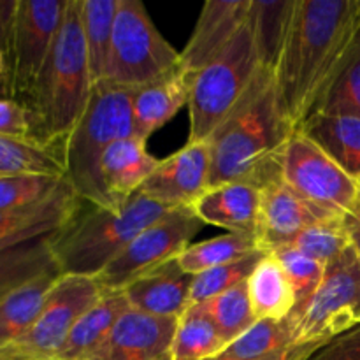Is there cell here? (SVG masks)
<instances>
[{
    "label": "cell",
    "mask_w": 360,
    "mask_h": 360,
    "mask_svg": "<svg viewBox=\"0 0 360 360\" xmlns=\"http://www.w3.org/2000/svg\"><path fill=\"white\" fill-rule=\"evenodd\" d=\"M257 252H264L257 236L227 232V234L217 236L207 241L190 245L176 257V260L186 274L195 276L204 271L236 262V260L245 259Z\"/></svg>",
    "instance_id": "cell-31"
},
{
    "label": "cell",
    "mask_w": 360,
    "mask_h": 360,
    "mask_svg": "<svg viewBox=\"0 0 360 360\" xmlns=\"http://www.w3.org/2000/svg\"><path fill=\"white\" fill-rule=\"evenodd\" d=\"M118 0H81V23L94 88L105 81Z\"/></svg>",
    "instance_id": "cell-28"
},
{
    "label": "cell",
    "mask_w": 360,
    "mask_h": 360,
    "mask_svg": "<svg viewBox=\"0 0 360 360\" xmlns=\"http://www.w3.org/2000/svg\"><path fill=\"white\" fill-rule=\"evenodd\" d=\"M299 130L360 183V118L315 112Z\"/></svg>",
    "instance_id": "cell-22"
},
{
    "label": "cell",
    "mask_w": 360,
    "mask_h": 360,
    "mask_svg": "<svg viewBox=\"0 0 360 360\" xmlns=\"http://www.w3.org/2000/svg\"><path fill=\"white\" fill-rule=\"evenodd\" d=\"M316 112L360 118V39L345 69L334 81Z\"/></svg>",
    "instance_id": "cell-38"
},
{
    "label": "cell",
    "mask_w": 360,
    "mask_h": 360,
    "mask_svg": "<svg viewBox=\"0 0 360 360\" xmlns=\"http://www.w3.org/2000/svg\"><path fill=\"white\" fill-rule=\"evenodd\" d=\"M46 174L65 178L63 151L35 139L0 136V176Z\"/></svg>",
    "instance_id": "cell-29"
},
{
    "label": "cell",
    "mask_w": 360,
    "mask_h": 360,
    "mask_svg": "<svg viewBox=\"0 0 360 360\" xmlns=\"http://www.w3.org/2000/svg\"><path fill=\"white\" fill-rule=\"evenodd\" d=\"M202 225L190 207L171 210L134 238L94 280L104 292H122L143 274L176 259Z\"/></svg>",
    "instance_id": "cell-12"
},
{
    "label": "cell",
    "mask_w": 360,
    "mask_h": 360,
    "mask_svg": "<svg viewBox=\"0 0 360 360\" xmlns=\"http://www.w3.org/2000/svg\"><path fill=\"white\" fill-rule=\"evenodd\" d=\"M192 278L179 267L178 260L172 259L137 278L122 292L132 309L178 320L188 308Z\"/></svg>",
    "instance_id": "cell-18"
},
{
    "label": "cell",
    "mask_w": 360,
    "mask_h": 360,
    "mask_svg": "<svg viewBox=\"0 0 360 360\" xmlns=\"http://www.w3.org/2000/svg\"><path fill=\"white\" fill-rule=\"evenodd\" d=\"M262 65L250 28L243 27L231 44L193 74L188 98V143L207 141L246 97Z\"/></svg>",
    "instance_id": "cell-6"
},
{
    "label": "cell",
    "mask_w": 360,
    "mask_h": 360,
    "mask_svg": "<svg viewBox=\"0 0 360 360\" xmlns=\"http://www.w3.org/2000/svg\"><path fill=\"white\" fill-rule=\"evenodd\" d=\"M65 178L46 174L0 176V211L18 210L51 197Z\"/></svg>",
    "instance_id": "cell-36"
},
{
    "label": "cell",
    "mask_w": 360,
    "mask_h": 360,
    "mask_svg": "<svg viewBox=\"0 0 360 360\" xmlns=\"http://www.w3.org/2000/svg\"><path fill=\"white\" fill-rule=\"evenodd\" d=\"M290 245L309 259L327 266L345 250L350 248V239L343 225V218L333 217L306 227Z\"/></svg>",
    "instance_id": "cell-35"
},
{
    "label": "cell",
    "mask_w": 360,
    "mask_h": 360,
    "mask_svg": "<svg viewBox=\"0 0 360 360\" xmlns=\"http://www.w3.org/2000/svg\"><path fill=\"white\" fill-rule=\"evenodd\" d=\"M91 94L94 81L84 46L81 0H67L51 55L27 104L34 139L63 151V143L86 111Z\"/></svg>",
    "instance_id": "cell-3"
},
{
    "label": "cell",
    "mask_w": 360,
    "mask_h": 360,
    "mask_svg": "<svg viewBox=\"0 0 360 360\" xmlns=\"http://www.w3.org/2000/svg\"><path fill=\"white\" fill-rule=\"evenodd\" d=\"M267 253H271L280 262L281 269L285 271L292 288H294L295 299H297L295 309L301 308L319 288L320 281L323 280L327 266L309 259V257L295 250L292 245L280 246V248H274Z\"/></svg>",
    "instance_id": "cell-37"
},
{
    "label": "cell",
    "mask_w": 360,
    "mask_h": 360,
    "mask_svg": "<svg viewBox=\"0 0 360 360\" xmlns=\"http://www.w3.org/2000/svg\"><path fill=\"white\" fill-rule=\"evenodd\" d=\"M179 67V51L158 32L144 4L118 0L104 83L137 90Z\"/></svg>",
    "instance_id": "cell-7"
},
{
    "label": "cell",
    "mask_w": 360,
    "mask_h": 360,
    "mask_svg": "<svg viewBox=\"0 0 360 360\" xmlns=\"http://www.w3.org/2000/svg\"><path fill=\"white\" fill-rule=\"evenodd\" d=\"M53 236L0 250V302L21 285L60 269L53 252Z\"/></svg>",
    "instance_id": "cell-27"
},
{
    "label": "cell",
    "mask_w": 360,
    "mask_h": 360,
    "mask_svg": "<svg viewBox=\"0 0 360 360\" xmlns=\"http://www.w3.org/2000/svg\"><path fill=\"white\" fill-rule=\"evenodd\" d=\"M260 210V186L250 181H227L210 186L193 204L192 211L202 224L217 225L232 234L257 232Z\"/></svg>",
    "instance_id": "cell-19"
},
{
    "label": "cell",
    "mask_w": 360,
    "mask_h": 360,
    "mask_svg": "<svg viewBox=\"0 0 360 360\" xmlns=\"http://www.w3.org/2000/svg\"><path fill=\"white\" fill-rule=\"evenodd\" d=\"M280 176L302 199L333 217L343 218L360 193V183L302 130H294L285 144Z\"/></svg>",
    "instance_id": "cell-11"
},
{
    "label": "cell",
    "mask_w": 360,
    "mask_h": 360,
    "mask_svg": "<svg viewBox=\"0 0 360 360\" xmlns=\"http://www.w3.org/2000/svg\"><path fill=\"white\" fill-rule=\"evenodd\" d=\"M290 134L273 72L262 69L246 97L207 139L211 186L227 181L262 186L280 176V158Z\"/></svg>",
    "instance_id": "cell-2"
},
{
    "label": "cell",
    "mask_w": 360,
    "mask_h": 360,
    "mask_svg": "<svg viewBox=\"0 0 360 360\" xmlns=\"http://www.w3.org/2000/svg\"><path fill=\"white\" fill-rule=\"evenodd\" d=\"M132 88L102 83L94 88L86 111L63 143L65 179L83 202L115 210L102 179V158L120 139L134 136Z\"/></svg>",
    "instance_id": "cell-4"
},
{
    "label": "cell",
    "mask_w": 360,
    "mask_h": 360,
    "mask_svg": "<svg viewBox=\"0 0 360 360\" xmlns=\"http://www.w3.org/2000/svg\"><path fill=\"white\" fill-rule=\"evenodd\" d=\"M246 287L257 320H285L297 306L287 274L271 253L260 259L246 280Z\"/></svg>",
    "instance_id": "cell-26"
},
{
    "label": "cell",
    "mask_w": 360,
    "mask_h": 360,
    "mask_svg": "<svg viewBox=\"0 0 360 360\" xmlns=\"http://www.w3.org/2000/svg\"><path fill=\"white\" fill-rule=\"evenodd\" d=\"M158 162L146 150V141L136 136L116 141L105 151L101 165L102 179L115 206H122L139 192Z\"/></svg>",
    "instance_id": "cell-21"
},
{
    "label": "cell",
    "mask_w": 360,
    "mask_h": 360,
    "mask_svg": "<svg viewBox=\"0 0 360 360\" xmlns=\"http://www.w3.org/2000/svg\"><path fill=\"white\" fill-rule=\"evenodd\" d=\"M333 214L319 210L295 193L281 176L260 186V210L257 224V239L264 252L290 245L299 232Z\"/></svg>",
    "instance_id": "cell-15"
},
{
    "label": "cell",
    "mask_w": 360,
    "mask_h": 360,
    "mask_svg": "<svg viewBox=\"0 0 360 360\" xmlns=\"http://www.w3.org/2000/svg\"><path fill=\"white\" fill-rule=\"evenodd\" d=\"M308 360H360V326L323 345Z\"/></svg>",
    "instance_id": "cell-40"
},
{
    "label": "cell",
    "mask_w": 360,
    "mask_h": 360,
    "mask_svg": "<svg viewBox=\"0 0 360 360\" xmlns=\"http://www.w3.org/2000/svg\"><path fill=\"white\" fill-rule=\"evenodd\" d=\"M6 76H7V55L2 42H0V83L6 79Z\"/></svg>",
    "instance_id": "cell-43"
},
{
    "label": "cell",
    "mask_w": 360,
    "mask_h": 360,
    "mask_svg": "<svg viewBox=\"0 0 360 360\" xmlns=\"http://www.w3.org/2000/svg\"><path fill=\"white\" fill-rule=\"evenodd\" d=\"M343 225L345 229H347L350 246L354 248V252L357 253L360 259V193L357 200H355V204L352 206V210L343 217Z\"/></svg>",
    "instance_id": "cell-41"
},
{
    "label": "cell",
    "mask_w": 360,
    "mask_h": 360,
    "mask_svg": "<svg viewBox=\"0 0 360 360\" xmlns=\"http://www.w3.org/2000/svg\"><path fill=\"white\" fill-rule=\"evenodd\" d=\"M295 0H250L246 27L252 32L262 69L274 72L290 32Z\"/></svg>",
    "instance_id": "cell-23"
},
{
    "label": "cell",
    "mask_w": 360,
    "mask_h": 360,
    "mask_svg": "<svg viewBox=\"0 0 360 360\" xmlns=\"http://www.w3.org/2000/svg\"><path fill=\"white\" fill-rule=\"evenodd\" d=\"M81 204L83 200L65 179L51 197L41 202L0 211V250L56 234L79 213Z\"/></svg>",
    "instance_id": "cell-16"
},
{
    "label": "cell",
    "mask_w": 360,
    "mask_h": 360,
    "mask_svg": "<svg viewBox=\"0 0 360 360\" xmlns=\"http://www.w3.org/2000/svg\"><path fill=\"white\" fill-rule=\"evenodd\" d=\"M176 326V319H160L129 308L88 360H171Z\"/></svg>",
    "instance_id": "cell-14"
},
{
    "label": "cell",
    "mask_w": 360,
    "mask_h": 360,
    "mask_svg": "<svg viewBox=\"0 0 360 360\" xmlns=\"http://www.w3.org/2000/svg\"><path fill=\"white\" fill-rule=\"evenodd\" d=\"M104 294L94 278L62 274L34 326L0 347V360H56L77 320Z\"/></svg>",
    "instance_id": "cell-10"
},
{
    "label": "cell",
    "mask_w": 360,
    "mask_h": 360,
    "mask_svg": "<svg viewBox=\"0 0 360 360\" xmlns=\"http://www.w3.org/2000/svg\"><path fill=\"white\" fill-rule=\"evenodd\" d=\"M67 0H18L9 51L7 76L2 81L6 98L30 102L55 46Z\"/></svg>",
    "instance_id": "cell-9"
},
{
    "label": "cell",
    "mask_w": 360,
    "mask_h": 360,
    "mask_svg": "<svg viewBox=\"0 0 360 360\" xmlns=\"http://www.w3.org/2000/svg\"><path fill=\"white\" fill-rule=\"evenodd\" d=\"M0 136L34 139L32 112L23 102L0 98Z\"/></svg>",
    "instance_id": "cell-39"
},
{
    "label": "cell",
    "mask_w": 360,
    "mask_h": 360,
    "mask_svg": "<svg viewBox=\"0 0 360 360\" xmlns=\"http://www.w3.org/2000/svg\"><path fill=\"white\" fill-rule=\"evenodd\" d=\"M288 347H294L290 320H257L211 360H264Z\"/></svg>",
    "instance_id": "cell-32"
},
{
    "label": "cell",
    "mask_w": 360,
    "mask_h": 360,
    "mask_svg": "<svg viewBox=\"0 0 360 360\" xmlns=\"http://www.w3.org/2000/svg\"><path fill=\"white\" fill-rule=\"evenodd\" d=\"M62 271H49L11 292L0 302V347L23 336L44 309Z\"/></svg>",
    "instance_id": "cell-24"
},
{
    "label": "cell",
    "mask_w": 360,
    "mask_h": 360,
    "mask_svg": "<svg viewBox=\"0 0 360 360\" xmlns=\"http://www.w3.org/2000/svg\"><path fill=\"white\" fill-rule=\"evenodd\" d=\"M227 347L217 326L206 311L197 306H188L178 319L171 360H211Z\"/></svg>",
    "instance_id": "cell-30"
},
{
    "label": "cell",
    "mask_w": 360,
    "mask_h": 360,
    "mask_svg": "<svg viewBox=\"0 0 360 360\" xmlns=\"http://www.w3.org/2000/svg\"><path fill=\"white\" fill-rule=\"evenodd\" d=\"M192 74L179 67L174 72L141 86L132 97L134 136L148 141V137L165 125L176 112L188 105Z\"/></svg>",
    "instance_id": "cell-20"
},
{
    "label": "cell",
    "mask_w": 360,
    "mask_h": 360,
    "mask_svg": "<svg viewBox=\"0 0 360 360\" xmlns=\"http://www.w3.org/2000/svg\"><path fill=\"white\" fill-rule=\"evenodd\" d=\"M199 306L210 315L227 345L238 340L257 322L252 302H250L246 281Z\"/></svg>",
    "instance_id": "cell-33"
},
{
    "label": "cell",
    "mask_w": 360,
    "mask_h": 360,
    "mask_svg": "<svg viewBox=\"0 0 360 360\" xmlns=\"http://www.w3.org/2000/svg\"><path fill=\"white\" fill-rule=\"evenodd\" d=\"M288 320L297 347H323L360 326V259L352 246L327 264L315 294Z\"/></svg>",
    "instance_id": "cell-8"
},
{
    "label": "cell",
    "mask_w": 360,
    "mask_h": 360,
    "mask_svg": "<svg viewBox=\"0 0 360 360\" xmlns=\"http://www.w3.org/2000/svg\"><path fill=\"white\" fill-rule=\"evenodd\" d=\"M264 255H266V252H257L245 257V259L236 260V262L195 274L192 278V287H190L188 306L202 304V302L245 283Z\"/></svg>",
    "instance_id": "cell-34"
},
{
    "label": "cell",
    "mask_w": 360,
    "mask_h": 360,
    "mask_svg": "<svg viewBox=\"0 0 360 360\" xmlns=\"http://www.w3.org/2000/svg\"><path fill=\"white\" fill-rule=\"evenodd\" d=\"M359 39L360 0H295L290 32L273 72L292 132L319 111Z\"/></svg>",
    "instance_id": "cell-1"
},
{
    "label": "cell",
    "mask_w": 360,
    "mask_h": 360,
    "mask_svg": "<svg viewBox=\"0 0 360 360\" xmlns=\"http://www.w3.org/2000/svg\"><path fill=\"white\" fill-rule=\"evenodd\" d=\"M319 348L322 347H315V345H302V347H297V345H294V347H288L285 350L276 352V354L264 360H308Z\"/></svg>",
    "instance_id": "cell-42"
},
{
    "label": "cell",
    "mask_w": 360,
    "mask_h": 360,
    "mask_svg": "<svg viewBox=\"0 0 360 360\" xmlns=\"http://www.w3.org/2000/svg\"><path fill=\"white\" fill-rule=\"evenodd\" d=\"M169 207L134 193L115 210L91 206L53 236V252L62 274L95 278L134 238L169 213Z\"/></svg>",
    "instance_id": "cell-5"
},
{
    "label": "cell",
    "mask_w": 360,
    "mask_h": 360,
    "mask_svg": "<svg viewBox=\"0 0 360 360\" xmlns=\"http://www.w3.org/2000/svg\"><path fill=\"white\" fill-rule=\"evenodd\" d=\"M211 186L210 141L186 143L179 151L158 162L157 169L139 188L148 199L169 207H190Z\"/></svg>",
    "instance_id": "cell-13"
},
{
    "label": "cell",
    "mask_w": 360,
    "mask_h": 360,
    "mask_svg": "<svg viewBox=\"0 0 360 360\" xmlns=\"http://www.w3.org/2000/svg\"><path fill=\"white\" fill-rule=\"evenodd\" d=\"M250 0H207L179 58L181 69L195 74L220 55L246 25Z\"/></svg>",
    "instance_id": "cell-17"
},
{
    "label": "cell",
    "mask_w": 360,
    "mask_h": 360,
    "mask_svg": "<svg viewBox=\"0 0 360 360\" xmlns=\"http://www.w3.org/2000/svg\"><path fill=\"white\" fill-rule=\"evenodd\" d=\"M129 308L123 292H105L101 301L77 320L56 360H88Z\"/></svg>",
    "instance_id": "cell-25"
}]
</instances>
